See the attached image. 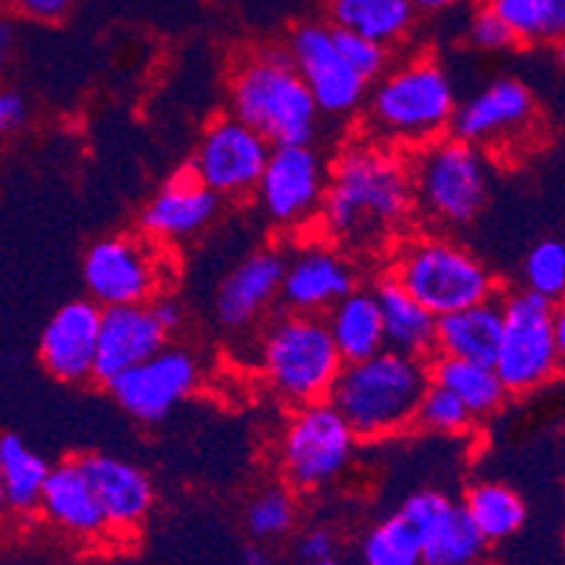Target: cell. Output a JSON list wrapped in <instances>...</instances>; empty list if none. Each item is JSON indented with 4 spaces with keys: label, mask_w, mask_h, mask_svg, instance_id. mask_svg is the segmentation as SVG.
Wrapping results in <instances>:
<instances>
[{
    "label": "cell",
    "mask_w": 565,
    "mask_h": 565,
    "mask_svg": "<svg viewBox=\"0 0 565 565\" xmlns=\"http://www.w3.org/2000/svg\"><path fill=\"white\" fill-rule=\"evenodd\" d=\"M327 192V163L312 143L274 147L256 186L267 220L285 231L316 223Z\"/></svg>",
    "instance_id": "11"
},
{
    "label": "cell",
    "mask_w": 565,
    "mask_h": 565,
    "mask_svg": "<svg viewBox=\"0 0 565 565\" xmlns=\"http://www.w3.org/2000/svg\"><path fill=\"white\" fill-rule=\"evenodd\" d=\"M565 358V312L529 290L501 299V341L495 369L507 394H532L559 377Z\"/></svg>",
    "instance_id": "7"
},
{
    "label": "cell",
    "mask_w": 565,
    "mask_h": 565,
    "mask_svg": "<svg viewBox=\"0 0 565 565\" xmlns=\"http://www.w3.org/2000/svg\"><path fill=\"white\" fill-rule=\"evenodd\" d=\"M467 40L479 51H507L518 45L510 29L503 25V20L492 14L487 7H481L479 12L472 14L470 25H467Z\"/></svg>",
    "instance_id": "37"
},
{
    "label": "cell",
    "mask_w": 565,
    "mask_h": 565,
    "mask_svg": "<svg viewBox=\"0 0 565 565\" xmlns=\"http://www.w3.org/2000/svg\"><path fill=\"white\" fill-rule=\"evenodd\" d=\"M231 116L259 132L270 147L312 143L318 113L287 49H254L236 60L228 79Z\"/></svg>",
    "instance_id": "3"
},
{
    "label": "cell",
    "mask_w": 565,
    "mask_h": 565,
    "mask_svg": "<svg viewBox=\"0 0 565 565\" xmlns=\"http://www.w3.org/2000/svg\"><path fill=\"white\" fill-rule=\"evenodd\" d=\"M392 279L430 316L441 318L498 296L490 267L445 234L411 236L394 254Z\"/></svg>",
    "instance_id": "5"
},
{
    "label": "cell",
    "mask_w": 565,
    "mask_h": 565,
    "mask_svg": "<svg viewBox=\"0 0 565 565\" xmlns=\"http://www.w3.org/2000/svg\"><path fill=\"white\" fill-rule=\"evenodd\" d=\"M428 374L430 383L448 388L476 416V423L492 416L495 411H501V405L510 397L490 363L461 361V358L436 354L434 361L428 363Z\"/></svg>",
    "instance_id": "28"
},
{
    "label": "cell",
    "mask_w": 565,
    "mask_h": 565,
    "mask_svg": "<svg viewBox=\"0 0 565 565\" xmlns=\"http://www.w3.org/2000/svg\"><path fill=\"white\" fill-rule=\"evenodd\" d=\"M352 290V262L332 245H305L285 259L279 299L290 312L323 316Z\"/></svg>",
    "instance_id": "20"
},
{
    "label": "cell",
    "mask_w": 565,
    "mask_h": 565,
    "mask_svg": "<svg viewBox=\"0 0 565 565\" xmlns=\"http://www.w3.org/2000/svg\"><path fill=\"white\" fill-rule=\"evenodd\" d=\"M167 343L169 332L158 323L150 305L107 307L102 310L94 380L107 385L127 369L150 361Z\"/></svg>",
    "instance_id": "21"
},
{
    "label": "cell",
    "mask_w": 565,
    "mask_h": 565,
    "mask_svg": "<svg viewBox=\"0 0 565 565\" xmlns=\"http://www.w3.org/2000/svg\"><path fill=\"white\" fill-rule=\"evenodd\" d=\"M518 45H552L565 34V0H487Z\"/></svg>",
    "instance_id": "31"
},
{
    "label": "cell",
    "mask_w": 565,
    "mask_h": 565,
    "mask_svg": "<svg viewBox=\"0 0 565 565\" xmlns=\"http://www.w3.org/2000/svg\"><path fill=\"white\" fill-rule=\"evenodd\" d=\"M414 214L408 158L377 141L349 143L327 169L323 234L341 248L369 250L403 231Z\"/></svg>",
    "instance_id": "1"
},
{
    "label": "cell",
    "mask_w": 565,
    "mask_h": 565,
    "mask_svg": "<svg viewBox=\"0 0 565 565\" xmlns=\"http://www.w3.org/2000/svg\"><path fill=\"white\" fill-rule=\"evenodd\" d=\"M38 512L74 541L99 543L110 537L94 487L76 459L51 467Z\"/></svg>",
    "instance_id": "23"
},
{
    "label": "cell",
    "mask_w": 565,
    "mask_h": 565,
    "mask_svg": "<svg viewBox=\"0 0 565 565\" xmlns=\"http://www.w3.org/2000/svg\"><path fill=\"white\" fill-rule=\"evenodd\" d=\"M7 498H3V487H0V518H3V515H7Z\"/></svg>",
    "instance_id": "45"
},
{
    "label": "cell",
    "mask_w": 565,
    "mask_h": 565,
    "mask_svg": "<svg viewBox=\"0 0 565 565\" xmlns=\"http://www.w3.org/2000/svg\"><path fill=\"white\" fill-rule=\"evenodd\" d=\"M414 425H419L428 434L439 436H465L470 434V428L476 425V416L441 385L430 383L425 388L423 399H419V408H416Z\"/></svg>",
    "instance_id": "35"
},
{
    "label": "cell",
    "mask_w": 565,
    "mask_h": 565,
    "mask_svg": "<svg viewBox=\"0 0 565 565\" xmlns=\"http://www.w3.org/2000/svg\"><path fill=\"white\" fill-rule=\"evenodd\" d=\"M312 565H343L341 559H327V563H312Z\"/></svg>",
    "instance_id": "46"
},
{
    "label": "cell",
    "mask_w": 565,
    "mask_h": 565,
    "mask_svg": "<svg viewBox=\"0 0 565 565\" xmlns=\"http://www.w3.org/2000/svg\"><path fill=\"white\" fill-rule=\"evenodd\" d=\"M537 118V99L532 87L515 76L490 82L456 107L454 136L479 147L481 152L510 150L526 141Z\"/></svg>",
    "instance_id": "15"
},
{
    "label": "cell",
    "mask_w": 565,
    "mask_h": 565,
    "mask_svg": "<svg viewBox=\"0 0 565 565\" xmlns=\"http://www.w3.org/2000/svg\"><path fill=\"white\" fill-rule=\"evenodd\" d=\"M366 121L372 141L394 150H419L454 127L456 87L434 56H414L388 65L366 96Z\"/></svg>",
    "instance_id": "2"
},
{
    "label": "cell",
    "mask_w": 565,
    "mask_h": 565,
    "mask_svg": "<svg viewBox=\"0 0 565 565\" xmlns=\"http://www.w3.org/2000/svg\"><path fill=\"white\" fill-rule=\"evenodd\" d=\"M25 116H29V107H25L23 96L9 87H0V138L18 132L25 125Z\"/></svg>",
    "instance_id": "40"
},
{
    "label": "cell",
    "mask_w": 565,
    "mask_h": 565,
    "mask_svg": "<svg viewBox=\"0 0 565 565\" xmlns=\"http://www.w3.org/2000/svg\"><path fill=\"white\" fill-rule=\"evenodd\" d=\"M523 290L559 305L565 292V245L557 236L532 245L523 259Z\"/></svg>",
    "instance_id": "34"
},
{
    "label": "cell",
    "mask_w": 565,
    "mask_h": 565,
    "mask_svg": "<svg viewBox=\"0 0 565 565\" xmlns=\"http://www.w3.org/2000/svg\"><path fill=\"white\" fill-rule=\"evenodd\" d=\"M82 472L96 492L107 532L127 537L136 534L156 510V484L132 461L110 454L76 456Z\"/></svg>",
    "instance_id": "17"
},
{
    "label": "cell",
    "mask_w": 565,
    "mask_h": 565,
    "mask_svg": "<svg viewBox=\"0 0 565 565\" xmlns=\"http://www.w3.org/2000/svg\"><path fill=\"white\" fill-rule=\"evenodd\" d=\"M152 312H156L158 323H161L163 330L172 335L174 330H181V323H183V307L178 305L174 299H169V296H158V299L150 301Z\"/></svg>",
    "instance_id": "41"
},
{
    "label": "cell",
    "mask_w": 565,
    "mask_h": 565,
    "mask_svg": "<svg viewBox=\"0 0 565 565\" xmlns=\"http://www.w3.org/2000/svg\"><path fill=\"white\" fill-rule=\"evenodd\" d=\"M14 51V25L7 18H0V68L9 63Z\"/></svg>",
    "instance_id": "42"
},
{
    "label": "cell",
    "mask_w": 565,
    "mask_h": 565,
    "mask_svg": "<svg viewBox=\"0 0 565 565\" xmlns=\"http://www.w3.org/2000/svg\"><path fill=\"white\" fill-rule=\"evenodd\" d=\"M428 385V361L383 349L366 361L343 363L327 399L358 439H385L414 425Z\"/></svg>",
    "instance_id": "4"
},
{
    "label": "cell",
    "mask_w": 565,
    "mask_h": 565,
    "mask_svg": "<svg viewBox=\"0 0 565 565\" xmlns=\"http://www.w3.org/2000/svg\"><path fill=\"white\" fill-rule=\"evenodd\" d=\"M332 29L358 34L392 51L405 43L416 25L411 0H327Z\"/></svg>",
    "instance_id": "25"
},
{
    "label": "cell",
    "mask_w": 565,
    "mask_h": 565,
    "mask_svg": "<svg viewBox=\"0 0 565 565\" xmlns=\"http://www.w3.org/2000/svg\"><path fill=\"white\" fill-rule=\"evenodd\" d=\"M51 465L43 454L20 439L18 434L0 436V487L7 498V510L14 515H34L40 510L45 479Z\"/></svg>",
    "instance_id": "29"
},
{
    "label": "cell",
    "mask_w": 565,
    "mask_h": 565,
    "mask_svg": "<svg viewBox=\"0 0 565 565\" xmlns=\"http://www.w3.org/2000/svg\"><path fill=\"white\" fill-rule=\"evenodd\" d=\"M299 552L305 557L307 565L312 563H327V559H335L338 552V537L332 529L327 526H316L301 537L299 543Z\"/></svg>",
    "instance_id": "38"
},
{
    "label": "cell",
    "mask_w": 565,
    "mask_h": 565,
    "mask_svg": "<svg viewBox=\"0 0 565 565\" xmlns=\"http://www.w3.org/2000/svg\"><path fill=\"white\" fill-rule=\"evenodd\" d=\"M245 565H270V554L259 546H248L245 548Z\"/></svg>",
    "instance_id": "44"
},
{
    "label": "cell",
    "mask_w": 565,
    "mask_h": 565,
    "mask_svg": "<svg viewBox=\"0 0 565 565\" xmlns=\"http://www.w3.org/2000/svg\"><path fill=\"white\" fill-rule=\"evenodd\" d=\"M102 307L90 299L63 305L40 335V363L60 383H87L94 380L96 347H99Z\"/></svg>",
    "instance_id": "18"
},
{
    "label": "cell",
    "mask_w": 565,
    "mask_h": 565,
    "mask_svg": "<svg viewBox=\"0 0 565 565\" xmlns=\"http://www.w3.org/2000/svg\"><path fill=\"white\" fill-rule=\"evenodd\" d=\"M285 254L256 250L231 270L217 290V318L228 330H248L276 305L285 276Z\"/></svg>",
    "instance_id": "22"
},
{
    "label": "cell",
    "mask_w": 565,
    "mask_h": 565,
    "mask_svg": "<svg viewBox=\"0 0 565 565\" xmlns=\"http://www.w3.org/2000/svg\"><path fill=\"white\" fill-rule=\"evenodd\" d=\"M270 150L274 147L259 132L234 116H223L205 127L189 167L220 200H245L259 186Z\"/></svg>",
    "instance_id": "12"
},
{
    "label": "cell",
    "mask_w": 565,
    "mask_h": 565,
    "mask_svg": "<svg viewBox=\"0 0 565 565\" xmlns=\"http://www.w3.org/2000/svg\"><path fill=\"white\" fill-rule=\"evenodd\" d=\"M332 34H335V43L338 49H341V54L347 56V63L352 65L369 85L377 82L380 76L385 74V68L392 65V54H388V49H383V45L372 43V40L366 38H358V34L341 32V29H332Z\"/></svg>",
    "instance_id": "36"
},
{
    "label": "cell",
    "mask_w": 565,
    "mask_h": 565,
    "mask_svg": "<svg viewBox=\"0 0 565 565\" xmlns=\"http://www.w3.org/2000/svg\"><path fill=\"white\" fill-rule=\"evenodd\" d=\"M223 200L198 181L192 167H183L158 189L141 209V231L158 245L198 236L217 220Z\"/></svg>",
    "instance_id": "19"
},
{
    "label": "cell",
    "mask_w": 565,
    "mask_h": 565,
    "mask_svg": "<svg viewBox=\"0 0 565 565\" xmlns=\"http://www.w3.org/2000/svg\"><path fill=\"white\" fill-rule=\"evenodd\" d=\"M399 515L419 534L425 565H479L487 541L461 501L439 490H419L399 507Z\"/></svg>",
    "instance_id": "16"
},
{
    "label": "cell",
    "mask_w": 565,
    "mask_h": 565,
    "mask_svg": "<svg viewBox=\"0 0 565 565\" xmlns=\"http://www.w3.org/2000/svg\"><path fill=\"white\" fill-rule=\"evenodd\" d=\"M82 279L94 305H150L167 285V262L158 243L138 234H113L96 239L82 259Z\"/></svg>",
    "instance_id": "10"
},
{
    "label": "cell",
    "mask_w": 565,
    "mask_h": 565,
    "mask_svg": "<svg viewBox=\"0 0 565 565\" xmlns=\"http://www.w3.org/2000/svg\"><path fill=\"white\" fill-rule=\"evenodd\" d=\"M23 18L38 20V23H56L74 9L76 0H9Z\"/></svg>",
    "instance_id": "39"
},
{
    "label": "cell",
    "mask_w": 565,
    "mask_h": 565,
    "mask_svg": "<svg viewBox=\"0 0 565 565\" xmlns=\"http://www.w3.org/2000/svg\"><path fill=\"white\" fill-rule=\"evenodd\" d=\"M361 565H425L419 534L399 512L383 518L363 537Z\"/></svg>",
    "instance_id": "32"
},
{
    "label": "cell",
    "mask_w": 565,
    "mask_h": 565,
    "mask_svg": "<svg viewBox=\"0 0 565 565\" xmlns=\"http://www.w3.org/2000/svg\"><path fill=\"white\" fill-rule=\"evenodd\" d=\"M321 318L343 363L366 361V358L385 349L383 318H380L374 290H358L354 287Z\"/></svg>",
    "instance_id": "26"
},
{
    "label": "cell",
    "mask_w": 565,
    "mask_h": 565,
    "mask_svg": "<svg viewBox=\"0 0 565 565\" xmlns=\"http://www.w3.org/2000/svg\"><path fill=\"white\" fill-rule=\"evenodd\" d=\"M411 3H414L416 12H441V9L456 7L461 0H411Z\"/></svg>",
    "instance_id": "43"
},
{
    "label": "cell",
    "mask_w": 565,
    "mask_h": 565,
    "mask_svg": "<svg viewBox=\"0 0 565 565\" xmlns=\"http://www.w3.org/2000/svg\"><path fill=\"white\" fill-rule=\"evenodd\" d=\"M498 341H501V301L498 299L436 318V352L439 354L492 366Z\"/></svg>",
    "instance_id": "27"
},
{
    "label": "cell",
    "mask_w": 565,
    "mask_h": 565,
    "mask_svg": "<svg viewBox=\"0 0 565 565\" xmlns=\"http://www.w3.org/2000/svg\"><path fill=\"white\" fill-rule=\"evenodd\" d=\"M414 212L436 228H465L490 203L492 174L487 152L456 136L425 143L408 161Z\"/></svg>",
    "instance_id": "6"
},
{
    "label": "cell",
    "mask_w": 565,
    "mask_h": 565,
    "mask_svg": "<svg viewBox=\"0 0 565 565\" xmlns=\"http://www.w3.org/2000/svg\"><path fill=\"white\" fill-rule=\"evenodd\" d=\"M299 521V503L290 487H267L250 498L245 526L256 543H274L287 537Z\"/></svg>",
    "instance_id": "33"
},
{
    "label": "cell",
    "mask_w": 565,
    "mask_h": 565,
    "mask_svg": "<svg viewBox=\"0 0 565 565\" xmlns=\"http://www.w3.org/2000/svg\"><path fill=\"white\" fill-rule=\"evenodd\" d=\"M461 507H465L467 518L472 521V526L479 529V534L487 543L507 541V537L518 534L529 515L521 492L512 490L510 484H501V481H479V484H472Z\"/></svg>",
    "instance_id": "30"
},
{
    "label": "cell",
    "mask_w": 565,
    "mask_h": 565,
    "mask_svg": "<svg viewBox=\"0 0 565 565\" xmlns=\"http://www.w3.org/2000/svg\"><path fill=\"white\" fill-rule=\"evenodd\" d=\"M203 369L186 349L163 347L150 361L138 363L107 383L116 399L132 419L143 425L163 423L178 405L198 392Z\"/></svg>",
    "instance_id": "14"
},
{
    "label": "cell",
    "mask_w": 565,
    "mask_h": 565,
    "mask_svg": "<svg viewBox=\"0 0 565 565\" xmlns=\"http://www.w3.org/2000/svg\"><path fill=\"white\" fill-rule=\"evenodd\" d=\"M259 369L281 403L301 408L330 397L343 361L321 316L287 310L262 335Z\"/></svg>",
    "instance_id": "8"
},
{
    "label": "cell",
    "mask_w": 565,
    "mask_h": 565,
    "mask_svg": "<svg viewBox=\"0 0 565 565\" xmlns=\"http://www.w3.org/2000/svg\"><path fill=\"white\" fill-rule=\"evenodd\" d=\"M374 299L383 318L385 349L428 361L436 352V316H430L392 276L374 287Z\"/></svg>",
    "instance_id": "24"
},
{
    "label": "cell",
    "mask_w": 565,
    "mask_h": 565,
    "mask_svg": "<svg viewBox=\"0 0 565 565\" xmlns=\"http://www.w3.org/2000/svg\"><path fill=\"white\" fill-rule=\"evenodd\" d=\"M361 439L330 399L292 408L279 436V467L287 487L318 492L347 476Z\"/></svg>",
    "instance_id": "9"
},
{
    "label": "cell",
    "mask_w": 565,
    "mask_h": 565,
    "mask_svg": "<svg viewBox=\"0 0 565 565\" xmlns=\"http://www.w3.org/2000/svg\"><path fill=\"white\" fill-rule=\"evenodd\" d=\"M287 54L305 79L321 116L341 118L361 110L372 85L347 63V56L335 43L332 25H299L287 43Z\"/></svg>",
    "instance_id": "13"
}]
</instances>
